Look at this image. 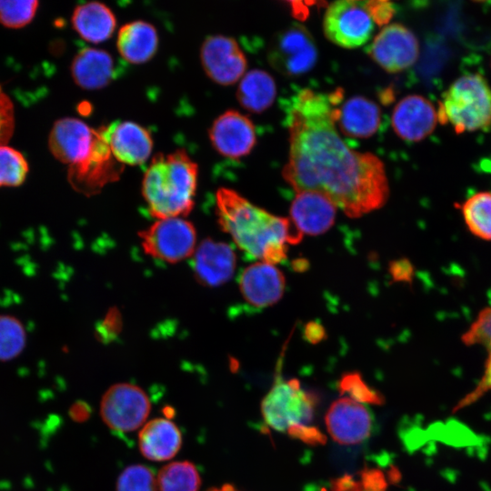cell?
Here are the masks:
<instances>
[{"mask_svg":"<svg viewBox=\"0 0 491 491\" xmlns=\"http://www.w3.org/2000/svg\"><path fill=\"white\" fill-rule=\"evenodd\" d=\"M98 130V137L89 156L78 164L69 165L67 178L78 193L92 196L106 185L119 180L125 165L113 155L108 143Z\"/></svg>","mask_w":491,"mask_h":491,"instance_id":"obj_10","label":"cell"},{"mask_svg":"<svg viewBox=\"0 0 491 491\" xmlns=\"http://www.w3.org/2000/svg\"><path fill=\"white\" fill-rule=\"evenodd\" d=\"M267 60L282 75L296 76L315 66L317 48L306 27L293 24L275 35L268 48Z\"/></svg>","mask_w":491,"mask_h":491,"instance_id":"obj_9","label":"cell"},{"mask_svg":"<svg viewBox=\"0 0 491 491\" xmlns=\"http://www.w3.org/2000/svg\"><path fill=\"white\" fill-rule=\"evenodd\" d=\"M468 231L479 239L491 241V192L481 191L459 205Z\"/></svg>","mask_w":491,"mask_h":491,"instance_id":"obj_28","label":"cell"},{"mask_svg":"<svg viewBox=\"0 0 491 491\" xmlns=\"http://www.w3.org/2000/svg\"><path fill=\"white\" fill-rule=\"evenodd\" d=\"M461 339L467 346L479 345L485 347L487 357L481 379L476 386L457 403L454 408L455 411L472 405L491 390V306L485 307L478 313L476 320L462 335Z\"/></svg>","mask_w":491,"mask_h":491,"instance_id":"obj_25","label":"cell"},{"mask_svg":"<svg viewBox=\"0 0 491 491\" xmlns=\"http://www.w3.org/2000/svg\"><path fill=\"white\" fill-rule=\"evenodd\" d=\"M200 60L207 76L221 85H233L246 73V55L230 36H207L201 45Z\"/></svg>","mask_w":491,"mask_h":491,"instance_id":"obj_12","label":"cell"},{"mask_svg":"<svg viewBox=\"0 0 491 491\" xmlns=\"http://www.w3.org/2000/svg\"><path fill=\"white\" fill-rule=\"evenodd\" d=\"M276 85L274 78L262 69H252L241 78L236 98L241 106L253 113H262L275 102Z\"/></svg>","mask_w":491,"mask_h":491,"instance_id":"obj_27","label":"cell"},{"mask_svg":"<svg viewBox=\"0 0 491 491\" xmlns=\"http://www.w3.org/2000/svg\"><path fill=\"white\" fill-rule=\"evenodd\" d=\"M139 236L146 255L169 264L188 258L196 248L195 226L182 217L157 219Z\"/></svg>","mask_w":491,"mask_h":491,"instance_id":"obj_7","label":"cell"},{"mask_svg":"<svg viewBox=\"0 0 491 491\" xmlns=\"http://www.w3.org/2000/svg\"><path fill=\"white\" fill-rule=\"evenodd\" d=\"M438 121L450 124L456 133L491 125V89L478 74L457 78L444 93L437 110Z\"/></svg>","mask_w":491,"mask_h":491,"instance_id":"obj_4","label":"cell"},{"mask_svg":"<svg viewBox=\"0 0 491 491\" xmlns=\"http://www.w3.org/2000/svg\"><path fill=\"white\" fill-rule=\"evenodd\" d=\"M286 281L283 273L266 262H257L247 266L239 278L243 297L256 307L276 304L283 296Z\"/></svg>","mask_w":491,"mask_h":491,"instance_id":"obj_20","label":"cell"},{"mask_svg":"<svg viewBox=\"0 0 491 491\" xmlns=\"http://www.w3.org/2000/svg\"><path fill=\"white\" fill-rule=\"evenodd\" d=\"M367 6L376 25L385 26L388 25L395 14V7L389 1L366 0Z\"/></svg>","mask_w":491,"mask_h":491,"instance_id":"obj_38","label":"cell"},{"mask_svg":"<svg viewBox=\"0 0 491 491\" xmlns=\"http://www.w3.org/2000/svg\"><path fill=\"white\" fill-rule=\"evenodd\" d=\"M375 27L366 1H335L327 6L323 19L326 37L333 44L348 49L367 43Z\"/></svg>","mask_w":491,"mask_h":491,"instance_id":"obj_6","label":"cell"},{"mask_svg":"<svg viewBox=\"0 0 491 491\" xmlns=\"http://www.w3.org/2000/svg\"><path fill=\"white\" fill-rule=\"evenodd\" d=\"M338 389L341 395L346 394L359 403L377 406L385 403L383 395L368 386L357 372L344 374L339 380Z\"/></svg>","mask_w":491,"mask_h":491,"instance_id":"obj_34","label":"cell"},{"mask_svg":"<svg viewBox=\"0 0 491 491\" xmlns=\"http://www.w3.org/2000/svg\"><path fill=\"white\" fill-rule=\"evenodd\" d=\"M208 135L216 152L229 158L248 155L256 143L253 122L235 110L220 115L213 122Z\"/></svg>","mask_w":491,"mask_h":491,"instance_id":"obj_15","label":"cell"},{"mask_svg":"<svg viewBox=\"0 0 491 491\" xmlns=\"http://www.w3.org/2000/svg\"><path fill=\"white\" fill-rule=\"evenodd\" d=\"M325 421L333 440L342 445L359 444L368 438L373 430L371 412L348 396L331 404Z\"/></svg>","mask_w":491,"mask_h":491,"instance_id":"obj_14","label":"cell"},{"mask_svg":"<svg viewBox=\"0 0 491 491\" xmlns=\"http://www.w3.org/2000/svg\"><path fill=\"white\" fill-rule=\"evenodd\" d=\"M72 25L83 39L98 44L111 37L116 26V19L107 5L91 1L75 8Z\"/></svg>","mask_w":491,"mask_h":491,"instance_id":"obj_26","label":"cell"},{"mask_svg":"<svg viewBox=\"0 0 491 491\" xmlns=\"http://www.w3.org/2000/svg\"><path fill=\"white\" fill-rule=\"evenodd\" d=\"M207 491H237L234 486L231 484H225L221 487H212Z\"/></svg>","mask_w":491,"mask_h":491,"instance_id":"obj_41","label":"cell"},{"mask_svg":"<svg viewBox=\"0 0 491 491\" xmlns=\"http://www.w3.org/2000/svg\"><path fill=\"white\" fill-rule=\"evenodd\" d=\"M286 433L296 439L301 440L305 444L311 446L325 445L326 442V436L316 427L312 425L302 426L296 425L288 428Z\"/></svg>","mask_w":491,"mask_h":491,"instance_id":"obj_36","label":"cell"},{"mask_svg":"<svg viewBox=\"0 0 491 491\" xmlns=\"http://www.w3.org/2000/svg\"><path fill=\"white\" fill-rule=\"evenodd\" d=\"M115 158L121 164L136 165L151 155L153 139L147 129L132 121H118L99 128Z\"/></svg>","mask_w":491,"mask_h":491,"instance_id":"obj_16","label":"cell"},{"mask_svg":"<svg viewBox=\"0 0 491 491\" xmlns=\"http://www.w3.org/2000/svg\"><path fill=\"white\" fill-rule=\"evenodd\" d=\"M15 108L11 98L0 85V145H5L15 130Z\"/></svg>","mask_w":491,"mask_h":491,"instance_id":"obj_35","label":"cell"},{"mask_svg":"<svg viewBox=\"0 0 491 491\" xmlns=\"http://www.w3.org/2000/svg\"><path fill=\"white\" fill-rule=\"evenodd\" d=\"M369 56L385 71L398 73L417 60L419 44L416 36L399 23L382 27L368 47Z\"/></svg>","mask_w":491,"mask_h":491,"instance_id":"obj_11","label":"cell"},{"mask_svg":"<svg viewBox=\"0 0 491 491\" xmlns=\"http://www.w3.org/2000/svg\"><path fill=\"white\" fill-rule=\"evenodd\" d=\"M70 71L78 86L94 90L106 86L113 80L115 64L108 52L85 47L75 55Z\"/></svg>","mask_w":491,"mask_h":491,"instance_id":"obj_23","label":"cell"},{"mask_svg":"<svg viewBox=\"0 0 491 491\" xmlns=\"http://www.w3.org/2000/svg\"><path fill=\"white\" fill-rule=\"evenodd\" d=\"M342 98L340 88L330 93L305 88L293 98L282 175L296 192H319L356 218L382 207L389 185L383 161L350 148L340 136L336 120Z\"/></svg>","mask_w":491,"mask_h":491,"instance_id":"obj_1","label":"cell"},{"mask_svg":"<svg viewBox=\"0 0 491 491\" xmlns=\"http://www.w3.org/2000/svg\"><path fill=\"white\" fill-rule=\"evenodd\" d=\"M182 434L179 427L165 417L145 423L138 433V447L142 456L151 461H166L179 452Z\"/></svg>","mask_w":491,"mask_h":491,"instance_id":"obj_21","label":"cell"},{"mask_svg":"<svg viewBox=\"0 0 491 491\" xmlns=\"http://www.w3.org/2000/svg\"><path fill=\"white\" fill-rule=\"evenodd\" d=\"M158 491H198L201 476L190 461H174L163 466L156 476Z\"/></svg>","mask_w":491,"mask_h":491,"instance_id":"obj_29","label":"cell"},{"mask_svg":"<svg viewBox=\"0 0 491 491\" xmlns=\"http://www.w3.org/2000/svg\"><path fill=\"white\" fill-rule=\"evenodd\" d=\"M236 257L232 247L223 242L205 239L193 255V272L197 282L215 287L230 280L235 273Z\"/></svg>","mask_w":491,"mask_h":491,"instance_id":"obj_18","label":"cell"},{"mask_svg":"<svg viewBox=\"0 0 491 491\" xmlns=\"http://www.w3.org/2000/svg\"><path fill=\"white\" fill-rule=\"evenodd\" d=\"M359 481L363 491H386L388 485L384 473L373 467L362 469Z\"/></svg>","mask_w":491,"mask_h":491,"instance_id":"obj_37","label":"cell"},{"mask_svg":"<svg viewBox=\"0 0 491 491\" xmlns=\"http://www.w3.org/2000/svg\"><path fill=\"white\" fill-rule=\"evenodd\" d=\"M158 35L155 27L145 21L125 24L118 31L116 47L121 56L131 64H143L156 53Z\"/></svg>","mask_w":491,"mask_h":491,"instance_id":"obj_24","label":"cell"},{"mask_svg":"<svg viewBox=\"0 0 491 491\" xmlns=\"http://www.w3.org/2000/svg\"><path fill=\"white\" fill-rule=\"evenodd\" d=\"M296 195L290 206V220L302 235H316L334 224L336 205L325 195L304 190Z\"/></svg>","mask_w":491,"mask_h":491,"instance_id":"obj_19","label":"cell"},{"mask_svg":"<svg viewBox=\"0 0 491 491\" xmlns=\"http://www.w3.org/2000/svg\"><path fill=\"white\" fill-rule=\"evenodd\" d=\"M27 334L23 322L9 314H0V362H9L25 350Z\"/></svg>","mask_w":491,"mask_h":491,"instance_id":"obj_30","label":"cell"},{"mask_svg":"<svg viewBox=\"0 0 491 491\" xmlns=\"http://www.w3.org/2000/svg\"><path fill=\"white\" fill-rule=\"evenodd\" d=\"M391 121L395 133L400 138L416 142L433 132L438 115L428 99L419 95H409L396 104Z\"/></svg>","mask_w":491,"mask_h":491,"instance_id":"obj_17","label":"cell"},{"mask_svg":"<svg viewBox=\"0 0 491 491\" xmlns=\"http://www.w3.org/2000/svg\"><path fill=\"white\" fill-rule=\"evenodd\" d=\"M89 407L84 402L75 403L69 410L70 416L76 422H82L88 418Z\"/></svg>","mask_w":491,"mask_h":491,"instance_id":"obj_40","label":"cell"},{"mask_svg":"<svg viewBox=\"0 0 491 491\" xmlns=\"http://www.w3.org/2000/svg\"><path fill=\"white\" fill-rule=\"evenodd\" d=\"M336 124L348 137L368 138L375 135L380 126L381 111L372 100L356 95L339 106Z\"/></svg>","mask_w":491,"mask_h":491,"instance_id":"obj_22","label":"cell"},{"mask_svg":"<svg viewBox=\"0 0 491 491\" xmlns=\"http://www.w3.org/2000/svg\"><path fill=\"white\" fill-rule=\"evenodd\" d=\"M215 205L221 229L253 259L281 263L286 258L288 246L302 239L290 219L268 213L233 189L220 187Z\"/></svg>","mask_w":491,"mask_h":491,"instance_id":"obj_2","label":"cell"},{"mask_svg":"<svg viewBox=\"0 0 491 491\" xmlns=\"http://www.w3.org/2000/svg\"><path fill=\"white\" fill-rule=\"evenodd\" d=\"M331 491H363L360 481L351 475H343L331 481Z\"/></svg>","mask_w":491,"mask_h":491,"instance_id":"obj_39","label":"cell"},{"mask_svg":"<svg viewBox=\"0 0 491 491\" xmlns=\"http://www.w3.org/2000/svg\"><path fill=\"white\" fill-rule=\"evenodd\" d=\"M317 402V396L304 390L297 379L280 376L263 399L261 412L270 427L286 433L293 426L311 425Z\"/></svg>","mask_w":491,"mask_h":491,"instance_id":"obj_5","label":"cell"},{"mask_svg":"<svg viewBox=\"0 0 491 491\" xmlns=\"http://www.w3.org/2000/svg\"><path fill=\"white\" fill-rule=\"evenodd\" d=\"M38 5L36 0L0 1V24L13 29L24 27L32 22Z\"/></svg>","mask_w":491,"mask_h":491,"instance_id":"obj_32","label":"cell"},{"mask_svg":"<svg viewBox=\"0 0 491 491\" xmlns=\"http://www.w3.org/2000/svg\"><path fill=\"white\" fill-rule=\"evenodd\" d=\"M198 165L185 150L157 153L142 181V195L156 219L182 217L195 205Z\"/></svg>","mask_w":491,"mask_h":491,"instance_id":"obj_3","label":"cell"},{"mask_svg":"<svg viewBox=\"0 0 491 491\" xmlns=\"http://www.w3.org/2000/svg\"><path fill=\"white\" fill-rule=\"evenodd\" d=\"M151 410L147 394L138 386L117 383L106 389L100 401V416L113 431L128 433L145 425Z\"/></svg>","mask_w":491,"mask_h":491,"instance_id":"obj_8","label":"cell"},{"mask_svg":"<svg viewBox=\"0 0 491 491\" xmlns=\"http://www.w3.org/2000/svg\"><path fill=\"white\" fill-rule=\"evenodd\" d=\"M98 137V130L75 117L55 122L48 135V148L60 162L69 165L85 160Z\"/></svg>","mask_w":491,"mask_h":491,"instance_id":"obj_13","label":"cell"},{"mask_svg":"<svg viewBox=\"0 0 491 491\" xmlns=\"http://www.w3.org/2000/svg\"><path fill=\"white\" fill-rule=\"evenodd\" d=\"M116 491H157L156 477L146 466L135 464L126 466L119 475Z\"/></svg>","mask_w":491,"mask_h":491,"instance_id":"obj_33","label":"cell"},{"mask_svg":"<svg viewBox=\"0 0 491 491\" xmlns=\"http://www.w3.org/2000/svg\"><path fill=\"white\" fill-rule=\"evenodd\" d=\"M28 162L18 150L0 145V187H16L26 179Z\"/></svg>","mask_w":491,"mask_h":491,"instance_id":"obj_31","label":"cell"}]
</instances>
